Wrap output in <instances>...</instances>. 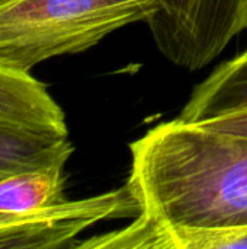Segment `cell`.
Instances as JSON below:
<instances>
[{
  "label": "cell",
  "instance_id": "obj_1",
  "mask_svg": "<svg viewBox=\"0 0 247 249\" xmlns=\"http://www.w3.org/2000/svg\"><path fill=\"white\" fill-rule=\"evenodd\" d=\"M125 187L143 226L247 231V139L181 118L150 128L130 144Z\"/></svg>",
  "mask_w": 247,
  "mask_h": 249
},
{
  "label": "cell",
  "instance_id": "obj_2",
  "mask_svg": "<svg viewBox=\"0 0 247 249\" xmlns=\"http://www.w3.org/2000/svg\"><path fill=\"white\" fill-rule=\"evenodd\" d=\"M156 10V0H0V69L31 73L127 25L147 23Z\"/></svg>",
  "mask_w": 247,
  "mask_h": 249
},
{
  "label": "cell",
  "instance_id": "obj_3",
  "mask_svg": "<svg viewBox=\"0 0 247 249\" xmlns=\"http://www.w3.org/2000/svg\"><path fill=\"white\" fill-rule=\"evenodd\" d=\"M147 22L153 41L173 66L195 71L213 63L245 29L247 0H156Z\"/></svg>",
  "mask_w": 247,
  "mask_h": 249
},
{
  "label": "cell",
  "instance_id": "obj_4",
  "mask_svg": "<svg viewBox=\"0 0 247 249\" xmlns=\"http://www.w3.org/2000/svg\"><path fill=\"white\" fill-rule=\"evenodd\" d=\"M137 213V203L125 185L32 213L0 212V248H71L76 238L86 229L105 220L135 217Z\"/></svg>",
  "mask_w": 247,
  "mask_h": 249
},
{
  "label": "cell",
  "instance_id": "obj_5",
  "mask_svg": "<svg viewBox=\"0 0 247 249\" xmlns=\"http://www.w3.org/2000/svg\"><path fill=\"white\" fill-rule=\"evenodd\" d=\"M0 131L67 139L66 114L47 86L31 73L0 69Z\"/></svg>",
  "mask_w": 247,
  "mask_h": 249
},
{
  "label": "cell",
  "instance_id": "obj_6",
  "mask_svg": "<svg viewBox=\"0 0 247 249\" xmlns=\"http://www.w3.org/2000/svg\"><path fill=\"white\" fill-rule=\"evenodd\" d=\"M247 109V48L217 66L195 86L178 118L199 123Z\"/></svg>",
  "mask_w": 247,
  "mask_h": 249
},
{
  "label": "cell",
  "instance_id": "obj_7",
  "mask_svg": "<svg viewBox=\"0 0 247 249\" xmlns=\"http://www.w3.org/2000/svg\"><path fill=\"white\" fill-rule=\"evenodd\" d=\"M66 163L16 171L0 177V212L32 213L67 201Z\"/></svg>",
  "mask_w": 247,
  "mask_h": 249
},
{
  "label": "cell",
  "instance_id": "obj_8",
  "mask_svg": "<svg viewBox=\"0 0 247 249\" xmlns=\"http://www.w3.org/2000/svg\"><path fill=\"white\" fill-rule=\"evenodd\" d=\"M114 249H226L247 248V231L201 232L143 226L132 222L108 233Z\"/></svg>",
  "mask_w": 247,
  "mask_h": 249
},
{
  "label": "cell",
  "instance_id": "obj_9",
  "mask_svg": "<svg viewBox=\"0 0 247 249\" xmlns=\"http://www.w3.org/2000/svg\"><path fill=\"white\" fill-rule=\"evenodd\" d=\"M74 147L67 139L31 137L0 131V177L68 162Z\"/></svg>",
  "mask_w": 247,
  "mask_h": 249
},
{
  "label": "cell",
  "instance_id": "obj_10",
  "mask_svg": "<svg viewBox=\"0 0 247 249\" xmlns=\"http://www.w3.org/2000/svg\"><path fill=\"white\" fill-rule=\"evenodd\" d=\"M195 124H199V125L214 130V131L227 133L231 136H239V137L247 139V109L224 114V115L210 118L205 121H199Z\"/></svg>",
  "mask_w": 247,
  "mask_h": 249
},
{
  "label": "cell",
  "instance_id": "obj_11",
  "mask_svg": "<svg viewBox=\"0 0 247 249\" xmlns=\"http://www.w3.org/2000/svg\"><path fill=\"white\" fill-rule=\"evenodd\" d=\"M245 29H247V7H246V18H245Z\"/></svg>",
  "mask_w": 247,
  "mask_h": 249
}]
</instances>
